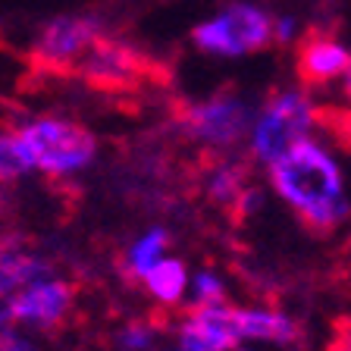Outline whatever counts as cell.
Masks as SVG:
<instances>
[{"mask_svg": "<svg viewBox=\"0 0 351 351\" xmlns=\"http://www.w3.org/2000/svg\"><path fill=\"white\" fill-rule=\"evenodd\" d=\"M270 185L317 235L339 229L351 213L336 157L311 138L298 141L292 151L270 163Z\"/></svg>", "mask_w": 351, "mask_h": 351, "instance_id": "1", "label": "cell"}, {"mask_svg": "<svg viewBox=\"0 0 351 351\" xmlns=\"http://www.w3.org/2000/svg\"><path fill=\"white\" fill-rule=\"evenodd\" d=\"M13 138L29 169H41L47 176L75 173V169L88 167L97 154V141L85 125L60 117L32 119L29 125L13 132Z\"/></svg>", "mask_w": 351, "mask_h": 351, "instance_id": "2", "label": "cell"}, {"mask_svg": "<svg viewBox=\"0 0 351 351\" xmlns=\"http://www.w3.org/2000/svg\"><path fill=\"white\" fill-rule=\"evenodd\" d=\"M314 129V107L298 91H282L263 104L261 117L251 125V154L254 160L267 163L279 160Z\"/></svg>", "mask_w": 351, "mask_h": 351, "instance_id": "3", "label": "cell"}, {"mask_svg": "<svg viewBox=\"0 0 351 351\" xmlns=\"http://www.w3.org/2000/svg\"><path fill=\"white\" fill-rule=\"evenodd\" d=\"M191 41L204 53L219 57H241V53H257L270 47L273 41V22L263 10L251 3H232L229 10L210 22H201L191 32Z\"/></svg>", "mask_w": 351, "mask_h": 351, "instance_id": "4", "label": "cell"}, {"mask_svg": "<svg viewBox=\"0 0 351 351\" xmlns=\"http://www.w3.org/2000/svg\"><path fill=\"white\" fill-rule=\"evenodd\" d=\"M75 73L97 91H135L145 82H157V63L135 51L132 44L113 41V38H97L91 44V51L79 60Z\"/></svg>", "mask_w": 351, "mask_h": 351, "instance_id": "5", "label": "cell"}, {"mask_svg": "<svg viewBox=\"0 0 351 351\" xmlns=\"http://www.w3.org/2000/svg\"><path fill=\"white\" fill-rule=\"evenodd\" d=\"M179 123L191 138H197L207 147H229L241 141V135L251 129L248 104L235 95H219L210 101L189 104L179 113Z\"/></svg>", "mask_w": 351, "mask_h": 351, "instance_id": "6", "label": "cell"}, {"mask_svg": "<svg viewBox=\"0 0 351 351\" xmlns=\"http://www.w3.org/2000/svg\"><path fill=\"white\" fill-rule=\"evenodd\" d=\"M104 38L101 22L91 16H60L47 22L35 44V63L57 73H75L79 60L91 51V44Z\"/></svg>", "mask_w": 351, "mask_h": 351, "instance_id": "7", "label": "cell"}, {"mask_svg": "<svg viewBox=\"0 0 351 351\" xmlns=\"http://www.w3.org/2000/svg\"><path fill=\"white\" fill-rule=\"evenodd\" d=\"M75 307V285L69 279H60L57 273L32 282L22 289L19 298L10 307V326L29 323L35 329H57Z\"/></svg>", "mask_w": 351, "mask_h": 351, "instance_id": "8", "label": "cell"}, {"mask_svg": "<svg viewBox=\"0 0 351 351\" xmlns=\"http://www.w3.org/2000/svg\"><path fill=\"white\" fill-rule=\"evenodd\" d=\"M179 342L182 351H235L241 339L235 332L232 304L191 307L179 323Z\"/></svg>", "mask_w": 351, "mask_h": 351, "instance_id": "9", "label": "cell"}, {"mask_svg": "<svg viewBox=\"0 0 351 351\" xmlns=\"http://www.w3.org/2000/svg\"><path fill=\"white\" fill-rule=\"evenodd\" d=\"M351 66V53L342 41L326 32H307L295 51V73L304 88L329 85Z\"/></svg>", "mask_w": 351, "mask_h": 351, "instance_id": "10", "label": "cell"}, {"mask_svg": "<svg viewBox=\"0 0 351 351\" xmlns=\"http://www.w3.org/2000/svg\"><path fill=\"white\" fill-rule=\"evenodd\" d=\"M51 263L32 251L16 248V245L0 248V326H10V307L19 298L22 289H29L32 282L51 276Z\"/></svg>", "mask_w": 351, "mask_h": 351, "instance_id": "11", "label": "cell"}, {"mask_svg": "<svg viewBox=\"0 0 351 351\" xmlns=\"http://www.w3.org/2000/svg\"><path fill=\"white\" fill-rule=\"evenodd\" d=\"M232 320L239 339H257L273 345H295L301 339L298 323L273 307H232Z\"/></svg>", "mask_w": 351, "mask_h": 351, "instance_id": "12", "label": "cell"}, {"mask_svg": "<svg viewBox=\"0 0 351 351\" xmlns=\"http://www.w3.org/2000/svg\"><path fill=\"white\" fill-rule=\"evenodd\" d=\"M145 289L151 292V298H157L160 304H176L189 289V270L182 261L176 257H163L147 270V276L141 279Z\"/></svg>", "mask_w": 351, "mask_h": 351, "instance_id": "13", "label": "cell"}, {"mask_svg": "<svg viewBox=\"0 0 351 351\" xmlns=\"http://www.w3.org/2000/svg\"><path fill=\"white\" fill-rule=\"evenodd\" d=\"M169 245V235L163 229H151L147 235H141L129 251H125V273L135 279H145L157 261H163V251Z\"/></svg>", "mask_w": 351, "mask_h": 351, "instance_id": "14", "label": "cell"}, {"mask_svg": "<svg viewBox=\"0 0 351 351\" xmlns=\"http://www.w3.org/2000/svg\"><path fill=\"white\" fill-rule=\"evenodd\" d=\"M207 191H210V197L217 201V204H232L241 197V191H245V169L241 167H219L217 173L210 176V185H207Z\"/></svg>", "mask_w": 351, "mask_h": 351, "instance_id": "15", "label": "cell"}, {"mask_svg": "<svg viewBox=\"0 0 351 351\" xmlns=\"http://www.w3.org/2000/svg\"><path fill=\"white\" fill-rule=\"evenodd\" d=\"M314 123L336 138L345 151H351V107H314Z\"/></svg>", "mask_w": 351, "mask_h": 351, "instance_id": "16", "label": "cell"}, {"mask_svg": "<svg viewBox=\"0 0 351 351\" xmlns=\"http://www.w3.org/2000/svg\"><path fill=\"white\" fill-rule=\"evenodd\" d=\"M226 301V285L213 270H201L191 282V307H207V304H223Z\"/></svg>", "mask_w": 351, "mask_h": 351, "instance_id": "17", "label": "cell"}, {"mask_svg": "<svg viewBox=\"0 0 351 351\" xmlns=\"http://www.w3.org/2000/svg\"><path fill=\"white\" fill-rule=\"evenodd\" d=\"M25 169H29V163H25V157H22L16 138L13 135H0V182L19 179Z\"/></svg>", "mask_w": 351, "mask_h": 351, "instance_id": "18", "label": "cell"}, {"mask_svg": "<svg viewBox=\"0 0 351 351\" xmlns=\"http://www.w3.org/2000/svg\"><path fill=\"white\" fill-rule=\"evenodd\" d=\"M157 342V329L151 323H129L119 332V351H151Z\"/></svg>", "mask_w": 351, "mask_h": 351, "instance_id": "19", "label": "cell"}, {"mask_svg": "<svg viewBox=\"0 0 351 351\" xmlns=\"http://www.w3.org/2000/svg\"><path fill=\"white\" fill-rule=\"evenodd\" d=\"M0 351H38V345L13 326H0Z\"/></svg>", "mask_w": 351, "mask_h": 351, "instance_id": "20", "label": "cell"}, {"mask_svg": "<svg viewBox=\"0 0 351 351\" xmlns=\"http://www.w3.org/2000/svg\"><path fill=\"white\" fill-rule=\"evenodd\" d=\"M326 351H351V317L332 323V336H329Z\"/></svg>", "mask_w": 351, "mask_h": 351, "instance_id": "21", "label": "cell"}, {"mask_svg": "<svg viewBox=\"0 0 351 351\" xmlns=\"http://www.w3.org/2000/svg\"><path fill=\"white\" fill-rule=\"evenodd\" d=\"M345 97H348V101H351V66H348V69H345Z\"/></svg>", "mask_w": 351, "mask_h": 351, "instance_id": "22", "label": "cell"}, {"mask_svg": "<svg viewBox=\"0 0 351 351\" xmlns=\"http://www.w3.org/2000/svg\"><path fill=\"white\" fill-rule=\"evenodd\" d=\"M345 254H348V261H351V239H348V245H345Z\"/></svg>", "mask_w": 351, "mask_h": 351, "instance_id": "23", "label": "cell"}, {"mask_svg": "<svg viewBox=\"0 0 351 351\" xmlns=\"http://www.w3.org/2000/svg\"><path fill=\"white\" fill-rule=\"evenodd\" d=\"M235 351H248V348H235Z\"/></svg>", "mask_w": 351, "mask_h": 351, "instance_id": "24", "label": "cell"}, {"mask_svg": "<svg viewBox=\"0 0 351 351\" xmlns=\"http://www.w3.org/2000/svg\"><path fill=\"white\" fill-rule=\"evenodd\" d=\"M179 351H182V348H179Z\"/></svg>", "mask_w": 351, "mask_h": 351, "instance_id": "25", "label": "cell"}]
</instances>
